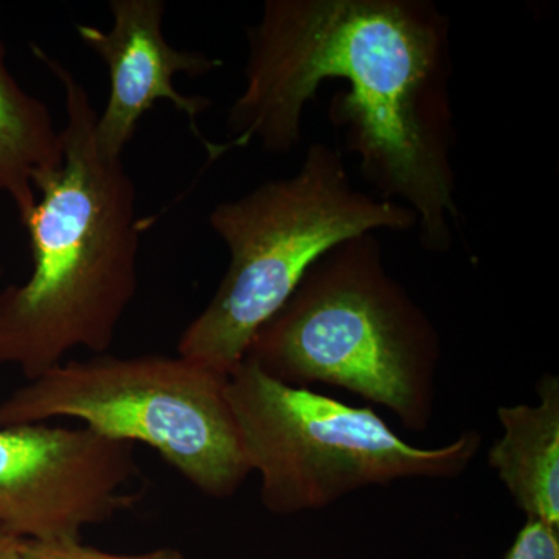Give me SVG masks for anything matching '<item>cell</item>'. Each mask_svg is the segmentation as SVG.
I'll return each instance as SVG.
<instances>
[{
    "label": "cell",
    "mask_w": 559,
    "mask_h": 559,
    "mask_svg": "<svg viewBox=\"0 0 559 559\" xmlns=\"http://www.w3.org/2000/svg\"><path fill=\"white\" fill-rule=\"evenodd\" d=\"M245 87L227 151L288 154L326 81L330 123L374 197L417 216L419 245L447 253L460 221L451 100V21L429 0H266L248 32Z\"/></svg>",
    "instance_id": "1"
},
{
    "label": "cell",
    "mask_w": 559,
    "mask_h": 559,
    "mask_svg": "<svg viewBox=\"0 0 559 559\" xmlns=\"http://www.w3.org/2000/svg\"><path fill=\"white\" fill-rule=\"evenodd\" d=\"M64 97L60 170L36 186L22 224L33 270L0 290V366L31 381L75 349L108 352L139 288L142 221L130 173L100 150L98 110L62 62L35 47Z\"/></svg>",
    "instance_id": "2"
},
{
    "label": "cell",
    "mask_w": 559,
    "mask_h": 559,
    "mask_svg": "<svg viewBox=\"0 0 559 559\" xmlns=\"http://www.w3.org/2000/svg\"><path fill=\"white\" fill-rule=\"evenodd\" d=\"M245 359L285 384L348 390L417 432L433 417L440 334L388 271L377 234L323 255L257 331Z\"/></svg>",
    "instance_id": "3"
},
{
    "label": "cell",
    "mask_w": 559,
    "mask_h": 559,
    "mask_svg": "<svg viewBox=\"0 0 559 559\" xmlns=\"http://www.w3.org/2000/svg\"><path fill=\"white\" fill-rule=\"evenodd\" d=\"M209 223L229 264L207 307L183 330L178 355L226 377L331 249L359 235L417 229L406 205L356 189L341 151L323 142L310 145L288 178L216 204Z\"/></svg>",
    "instance_id": "4"
},
{
    "label": "cell",
    "mask_w": 559,
    "mask_h": 559,
    "mask_svg": "<svg viewBox=\"0 0 559 559\" xmlns=\"http://www.w3.org/2000/svg\"><path fill=\"white\" fill-rule=\"evenodd\" d=\"M226 395L261 502L280 516L326 509L377 485L454 479L481 447L477 430L444 447H414L369 407L285 384L249 359L227 374Z\"/></svg>",
    "instance_id": "5"
},
{
    "label": "cell",
    "mask_w": 559,
    "mask_h": 559,
    "mask_svg": "<svg viewBox=\"0 0 559 559\" xmlns=\"http://www.w3.org/2000/svg\"><path fill=\"white\" fill-rule=\"evenodd\" d=\"M227 377L176 355L64 360L0 403V428L76 419L106 439L145 444L202 495L231 498L250 468Z\"/></svg>",
    "instance_id": "6"
},
{
    "label": "cell",
    "mask_w": 559,
    "mask_h": 559,
    "mask_svg": "<svg viewBox=\"0 0 559 559\" xmlns=\"http://www.w3.org/2000/svg\"><path fill=\"white\" fill-rule=\"evenodd\" d=\"M135 447L79 426L0 428V532L25 543L81 539L131 506Z\"/></svg>",
    "instance_id": "7"
},
{
    "label": "cell",
    "mask_w": 559,
    "mask_h": 559,
    "mask_svg": "<svg viewBox=\"0 0 559 559\" xmlns=\"http://www.w3.org/2000/svg\"><path fill=\"white\" fill-rule=\"evenodd\" d=\"M112 24L108 31L76 25L84 44L105 61L109 72V98L98 114L95 135L106 156H123L142 117L159 100H168L189 117L191 131L204 142L197 120L210 108L200 95H183L175 87L176 75H209L223 66L202 51L179 50L164 35L167 3L164 0H110Z\"/></svg>",
    "instance_id": "8"
},
{
    "label": "cell",
    "mask_w": 559,
    "mask_h": 559,
    "mask_svg": "<svg viewBox=\"0 0 559 559\" xmlns=\"http://www.w3.org/2000/svg\"><path fill=\"white\" fill-rule=\"evenodd\" d=\"M503 433L488 452L498 473L525 516L559 528V378L538 381V403L500 406Z\"/></svg>",
    "instance_id": "9"
},
{
    "label": "cell",
    "mask_w": 559,
    "mask_h": 559,
    "mask_svg": "<svg viewBox=\"0 0 559 559\" xmlns=\"http://www.w3.org/2000/svg\"><path fill=\"white\" fill-rule=\"evenodd\" d=\"M62 159L61 128L49 106L14 79L0 40V193L10 198L21 221L35 207L36 186L60 170Z\"/></svg>",
    "instance_id": "10"
},
{
    "label": "cell",
    "mask_w": 559,
    "mask_h": 559,
    "mask_svg": "<svg viewBox=\"0 0 559 559\" xmlns=\"http://www.w3.org/2000/svg\"><path fill=\"white\" fill-rule=\"evenodd\" d=\"M21 559H186L175 547H159L143 554H112L86 546L81 539L22 544Z\"/></svg>",
    "instance_id": "11"
},
{
    "label": "cell",
    "mask_w": 559,
    "mask_h": 559,
    "mask_svg": "<svg viewBox=\"0 0 559 559\" xmlns=\"http://www.w3.org/2000/svg\"><path fill=\"white\" fill-rule=\"evenodd\" d=\"M503 559H559V528L527 518Z\"/></svg>",
    "instance_id": "12"
},
{
    "label": "cell",
    "mask_w": 559,
    "mask_h": 559,
    "mask_svg": "<svg viewBox=\"0 0 559 559\" xmlns=\"http://www.w3.org/2000/svg\"><path fill=\"white\" fill-rule=\"evenodd\" d=\"M22 544L24 540L0 532V559H21Z\"/></svg>",
    "instance_id": "13"
}]
</instances>
